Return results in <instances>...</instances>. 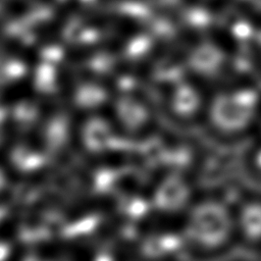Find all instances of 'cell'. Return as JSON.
Returning a JSON list of instances; mask_svg holds the SVG:
<instances>
[{"instance_id":"cell-8","label":"cell","mask_w":261,"mask_h":261,"mask_svg":"<svg viewBox=\"0 0 261 261\" xmlns=\"http://www.w3.org/2000/svg\"><path fill=\"white\" fill-rule=\"evenodd\" d=\"M106 93L95 85H83L75 93V102L81 107H95L104 102Z\"/></svg>"},{"instance_id":"cell-13","label":"cell","mask_w":261,"mask_h":261,"mask_svg":"<svg viewBox=\"0 0 261 261\" xmlns=\"http://www.w3.org/2000/svg\"><path fill=\"white\" fill-rule=\"evenodd\" d=\"M98 223V218L96 216H88L86 218L81 219L74 224L66 227L64 229V233L67 237H72L81 233H87L91 231Z\"/></svg>"},{"instance_id":"cell-11","label":"cell","mask_w":261,"mask_h":261,"mask_svg":"<svg viewBox=\"0 0 261 261\" xmlns=\"http://www.w3.org/2000/svg\"><path fill=\"white\" fill-rule=\"evenodd\" d=\"M66 124L64 119L56 118L51 122L47 129V141L51 149L62 146L66 139Z\"/></svg>"},{"instance_id":"cell-2","label":"cell","mask_w":261,"mask_h":261,"mask_svg":"<svg viewBox=\"0 0 261 261\" xmlns=\"http://www.w3.org/2000/svg\"><path fill=\"white\" fill-rule=\"evenodd\" d=\"M254 106L255 99L251 92L220 95L211 105V118L222 130H240L252 119Z\"/></svg>"},{"instance_id":"cell-14","label":"cell","mask_w":261,"mask_h":261,"mask_svg":"<svg viewBox=\"0 0 261 261\" xmlns=\"http://www.w3.org/2000/svg\"><path fill=\"white\" fill-rule=\"evenodd\" d=\"M147 210V204L141 199H134L126 203L125 211L132 217H140Z\"/></svg>"},{"instance_id":"cell-12","label":"cell","mask_w":261,"mask_h":261,"mask_svg":"<svg viewBox=\"0 0 261 261\" xmlns=\"http://www.w3.org/2000/svg\"><path fill=\"white\" fill-rule=\"evenodd\" d=\"M38 114L36 106L28 101H22L14 109V117L20 124L32 123Z\"/></svg>"},{"instance_id":"cell-16","label":"cell","mask_w":261,"mask_h":261,"mask_svg":"<svg viewBox=\"0 0 261 261\" xmlns=\"http://www.w3.org/2000/svg\"><path fill=\"white\" fill-rule=\"evenodd\" d=\"M5 185V177L4 174L2 173V171L0 170V189Z\"/></svg>"},{"instance_id":"cell-15","label":"cell","mask_w":261,"mask_h":261,"mask_svg":"<svg viewBox=\"0 0 261 261\" xmlns=\"http://www.w3.org/2000/svg\"><path fill=\"white\" fill-rule=\"evenodd\" d=\"M9 253V247L6 244L0 243V260L5 259Z\"/></svg>"},{"instance_id":"cell-4","label":"cell","mask_w":261,"mask_h":261,"mask_svg":"<svg viewBox=\"0 0 261 261\" xmlns=\"http://www.w3.org/2000/svg\"><path fill=\"white\" fill-rule=\"evenodd\" d=\"M239 227L248 241H261V202H249L242 208Z\"/></svg>"},{"instance_id":"cell-10","label":"cell","mask_w":261,"mask_h":261,"mask_svg":"<svg viewBox=\"0 0 261 261\" xmlns=\"http://www.w3.org/2000/svg\"><path fill=\"white\" fill-rule=\"evenodd\" d=\"M36 88L45 93L53 91L55 88V70L51 64H42L36 71Z\"/></svg>"},{"instance_id":"cell-1","label":"cell","mask_w":261,"mask_h":261,"mask_svg":"<svg viewBox=\"0 0 261 261\" xmlns=\"http://www.w3.org/2000/svg\"><path fill=\"white\" fill-rule=\"evenodd\" d=\"M189 237L200 247L216 249L231 232V220L226 209L216 202H203L192 211L188 223Z\"/></svg>"},{"instance_id":"cell-5","label":"cell","mask_w":261,"mask_h":261,"mask_svg":"<svg viewBox=\"0 0 261 261\" xmlns=\"http://www.w3.org/2000/svg\"><path fill=\"white\" fill-rule=\"evenodd\" d=\"M84 141L92 151H101L111 145L112 139L107 122L100 118L89 120L84 128Z\"/></svg>"},{"instance_id":"cell-3","label":"cell","mask_w":261,"mask_h":261,"mask_svg":"<svg viewBox=\"0 0 261 261\" xmlns=\"http://www.w3.org/2000/svg\"><path fill=\"white\" fill-rule=\"evenodd\" d=\"M189 195V189L177 177H169L159 187L155 203L163 210H175L184 205Z\"/></svg>"},{"instance_id":"cell-9","label":"cell","mask_w":261,"mask_h":261,"mask_svg":"<svg viewBox=\"0 0 261 261\" xmlns=\"http://www.w3.org/2000/svg\"><path fill=\"white\" fill-rule=\"evenodd\" d=\"M13 163L22 170H31L42 164V157L34 154L24 147H17L11 155Z\"/></svg>"},{"instance_id":"cell-7","label":"cell","mask_w":261,"mask_h":261,"mask_svg":"<svg viewBox=\"0 0 261 261\" xmlns=\"http://www.w3.org/2000/svg\"><path fill=\"white\" fill-rule=\"evenodd\" d=\"M200 99L198 93L190 86H179L173 95L172 105L180 115L193 114L199 107Z\"/></svg>"},{"instance_id":"cell-6","label":"cell","mask_w":261,"mask_h":261,"mask_svg":"<svg viewBox=\"0 0 261 261\" xmlns=\"http://www.w3.org/2000/svg\"><path fill=\"white\" fill-rule=\"evenodd\" d=\"M117 111L122 122L129 128H137L147 117L145 108L128 97L121 98L118 101Z\"/></svg>"}]
</instances>
